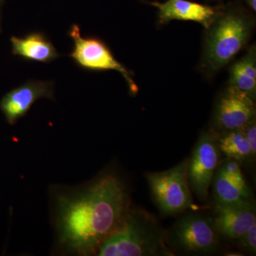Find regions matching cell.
I'll return each instance as SVG.
<instances>
[{
  "label": "cell",
  "mask_w": 256,
  "mask_h": 256,
  "mask_svg": "<svg viewBox=\"0 0 256 256\" xmlns=\"http://www.w3.org/2000/svg\"><path fill=\"white\" fill-rule=\"evenodd\" d=\"M5 0H0V32L2 31V10Z\"/></svg>",
  "instance_id": "ffe728a7"
},
{
  "label": "cell",
  "mask_w": 256,
  "mask_h": 256,
  "mask_svg": "<svg viewBox=\"0 0 256 256\" xmlns=\"http://www.w3.org/2000/svg\"><path fill=\"white\" fill-rule=\"evenodd\" d=\"M220 152L228 158H232L239 163L252 159V152L245 134L242 130L224 132L217 137Z\"/></svg>",
  "instance_id": "9a60e30c"
},
{
  "label": "cell",
  "mask_w": 256,
  "mask_h": 256,
  "mask_svg": "<svg viewBox=\"0 0 256 256\" xmlns=\"http://www.w3.org/2000/svg\"><path fill=\"white\" fill-rule=\"evenodd\" d=\"M172 255L158 220L148 212L132 208L97 254L99 256Z\"/></svg>",
  "instance_id": "7a4b0ae2"
},
{
  "label": "cell",
  "mask_w": 256,
  "mask_h": 256,
  "mask_svg": "<svg viewBox=\"0 0 256 256\" xmlns=\"http://www.w3.org/2000/svg\"><path fill=\"white\" fill-rule=\"evenodd\" d=\"M68 34L73 42L69 57L77 66L88 72H118L126 80L130 92H138L132 72L116 60L105 42L97 37L82 36L76 24L70 26Z\"/></svg>",
  "instance_id": "277c9868"
},
{
  "label": "cell",
  "mask_w": 256,
  "mask_h": 256,
  "mask_svg": "<svg viewBox=\"0 0 256 256\" xmlns=\"http://www.w3.org/2000/svg\"><path fill=\"white\" fill-rule=\"evenodd\" d=\"M213 220L217 233L225 238L238 239L256 224L255 204H223L215 202Z\"/></svg>",
  "instance_id": "30bf717a"
},
{
  "label": "cell",
  "mask_w": 256,
  "mask_h": 256,
  "mask_svg": "<svg viewBox=\"0 0 256 256\" xmlns=\"http://www.w3.org/2000/svg\"><path fill=\"white\" fill-rule=\"evenodd\" d=\"M218 234L213 217L202 213H190L175 223L170 239L174 246L184 252L208 254L217 248Z\"/></svg>",
  "instance_id": "8992f818"
},
{
  "label": "cell",
  "mask_w": 256,
  "mask_h": 256,
  "mask_svg": "<svg viewBox=\"0 0 256 256\" xmlns=\"http://www.w3.org/2000/svg\"><path fill=\"white\" fill-rule=\"evenodd\" d=\"M245 2L252 11H256V0H245Z\"/></svg>",
  "instance_id": "d6986e66"
},
{
  "label": "cell",
  "mask_w": 256,
  "mask_h": 256,
  "mask_svg": "<svg viewBox=\"0 0 256 256\" xmlns=\"http://www.w3.org/2000/svg\"><path fill=\"white\" fill-rule=\"evenodd\" d=\"M55 208L58 242L67 252L78 256L97 255L131 210L126 185L110 173L57 194Z\"/></svg>",
  "instance_id": "6da1fadb"
},
{
  "label": "cell",
  "mask_w": 256,
  "mask_h": 256,
  "mask_svg": "<svg viewBox=\"0 0 256 256\" xmlns=\"http://www.w3.org/2000/svg\"><path fill=\"white\" fill-rule=\"evenodd\" d=\"M230 86L254 97L256 92V56L255 48H250L244 58L236 62L230 70Z\"/></svg>",
  "instance_id": "5bb4252c"
},
{
  "label": "cell",
  "mask_w": 256,
  "mask_h": 256,
  "mask_svg": "<svg viewBox=\"0 0 256 256\" xmlns=\"http://www.w3.org/2000/svg\"><path fill=\"white\" fill-rule=\"evenodd\" d=\"M217 170L227 178L233 180L239 184H247L240 168V163L232 158H227L222 164H218Z\"/></svg>",
  "instance_id": "2e32d148"
},
{
  "label": "cell",
  "mask_w": 256,
  "mask_h": 256,
  "mask_svg": "<svg viewBox=\"0 0 256 256\" xmlns=\"http://www.w3.org/2000/svg\"><path fill=\"white\" fill-rule=\"evenodd\" d=\"M188 158L160 172H146L152 194L163 214L174 215L193 206L188 182Z\"/></svg>",
  "instance_id": "5b68a950"
},
{
  "label": "cell",
  "mask_w": 256,
  "mask_h": 256,
  "mask_svg": "<svg viewBox=\"0 0 256 256\" xmlns=\"http://www.w3.org/2000/svg\"><path fill=\"white\" fill-rule=\"evenodd\" d=\"M150 4L159 10V20L162 24L170 22L172 20L192 21L210 28L222 13L220 6L198 4L188 0H168L164 3L153 2Z\"/></svg>",
  "instance_id": "8fae6325"
},
{
  "label": "cell",
  "mask_w": 256,
  "mask_h": 256,
  "mask_svg": "<svg viewBox=\"0 0 256 256\" xmlns=\"http://www.w3.org/2000/svg\"><path fill=\"white\" fill-rule=\"evenodd\" d=\"M246 138L252 152V160H255L256 156V118L250 121L247 126L242 129Z\"/></svg>",
  "instance_id": "e0dca14e"
},
{
  "label": "cell",
  "mask_w": 256,
  "mask_h": 256,
  "mask_svg": "<svg viewBox=\"0 0 256 256\" xmlns=\"http://www.w3.org/2000/svg\"><path fill=\"white\" fill-rule=\"evenodd\" d=\"M212 182L215 202L223 204L254 203L252 190L248 184H239L217 170Z\"/></svg>",
  "instance_id": "4fadbf2b"
},
{
  "label": "cell",
  "mask_w": 256,
  "mask_h": 256,
  "mask_svg": "<svg viewBox=\"0 0 256 256\" xmlns=\"http://www.w3.org/2000/svg\"><path fill=\"white\" fill-rule=\"evenodd\" d=\"M220 152L216 136L203 132L188 158V184L202 201L208 197L210 184L220 164Z\"/></svg>",
  "instance_id": "52a82bcc"
},
{
  "label": "cell",
  "mask_w": 256,
  "mask_h": 256,
  "mask_svg": "<svg viewBox=\"0 0 256 256\" xmlns=\"http://www.w3.org/2000/svg\"><path fill=\"white\" fill-rule=\"evenodd\" d=\"M255 97L230 86L220 97L215 111V122L224 132L242 130L256 118Z\"/></svg>",
  "instance_id": "9c48e42d"
},
{
  "label": "cell",
  "mask_w": 256,
  "mask_h": 256,
  "mask_svg": "<svg viewBox=\"0 0 256 256\" xmlns=\"http://www.w3.org/2000/svg\"><path fill=\"white\" fill-rule=\"evenodd\" d=\"M207 36L204 65L214 73L230 62L245 46L250 32V22L236 9L220 13Z\"/></svg>",
  "instance_id": "3957f363"
},
{
  "label": "cell",
  "mask_w": 256,
  "mask_h": 256,
  "mask_svg": "<svg viewBox=\"0 0 256 256\" xmlns=\"http://www.w3.org/2000/svg\"><path fill=\"white\" fill-rule=\"evenodd\" d=\"M54 82L50 80H26L2 98L0 110L6 122L13 126L28 114L37 100L54 99Z\"/></svg>",
  "instance_id": "ba28073f"
},
{
  "label": "cell",
  "mask_w": 256,
  "mask_h": 256,
  "mask_svg": "<svg viewBox=\"0 0 256 256\" xmlns=\"http://www.w3.org/2000/svg\"><path fill=\"white\" fill-rule=\"evenodd\" d=\"M242 242V246L245 248L250 254H256V224L238 238Z\"/></svg>",
  "instance_id": "ac0fdd59"
},
{
  "label": "cell",
  "mask_w": 256,
  "mask_h": 256,
  "mask_svg": "<svg viewBox=\"0 0 256 256\" xmlns=\"http://www.w3.org/2000/svg\"><path fill=\"white\" fill-rule=\"evenodd\" d=\"M12 53L28 62L48 64L60 56L46 34L41 32H30L24 36L10 38Z\"/></svg>",
  "instance_id": "7c38bea8"
}]
</instances>
